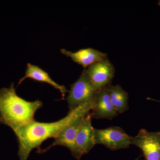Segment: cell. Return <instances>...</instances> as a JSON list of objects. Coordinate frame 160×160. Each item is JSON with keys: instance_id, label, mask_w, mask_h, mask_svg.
<instances>
[{"instance_id": "6da1fadb", "label": "cell", "mask_w": 160, "mask_h": 160, "mask_svg": "<svg viewBox=\"0 0 160 160\" xmlns=\"http://www.w3.org/2000/svg\"><path fill=\"white\" fill-rule=\"evenodd\" d=\"M92 102L86 103L70 110L67 115L53 122H40L34 121L13 129L18 142L19 160H27L31 152L41 149L42 143L48 139L54 138L67 125L82 115L91 111Z\"/></svg>"}, {"instance_id": "7a4b0ae2", "label": "cell", "mask_w": 160, "mask_h": 160, "mask_svg": "<svg viewBox=\"0 0 160 160\" xmlns=\"http://www.w3.org/2000/svg\"><path fill=\"white\" fill-rule=\"evenodd\" d=\"M42 106L40 100L29 102L18 96L13 83L0 89V123L12 130L34 121L35 114Z\"/></svg>"}, {"instance_id": "3957f363", "label": "cell", "mask_w": 160, "mask_h": 160, "mask_svg": "<svg viewBox=\"0 0 160 160\" xmlns=\"http://www.w3.org/2000/svg\"><path fill=\"white\" fill-rule=\"evenodd\" d=\"M98 89L92 82L86 69L71 86L67 102L70 110L86 103L93 102Z\"/></svg>"}, {"instance_id": "277c9868", "label": "cell", "mask_w": 160, "mask_h": 160, "mask_svg": "<svg viewBox=\"0 0 160 160\" xmlns=\"http://www.w3.org/2000/svg\"><path fill=\"white\" fill-rule=\"evenodd\" d=\"M96 145H103L112 150L126 149L131 145L132 137L122 128L112 126L105 129H94Z\"/></svg>"}, {"instance_id": "5b68a950", "label": "cell", "mask_w": 160, "mask_h": 160, "mask_svg": "<svg viewBox=\"0 0 160 160\" xmlns=\"http://www.w3.org/2000/svg\"><path fill=\"white\" fill-rule=\"evenodd\" d=\"M90 112L84 116L79 126L75 140V154L74 157L80 159L87 154L96 145L94 129L92 125Z\"/></svg>"}, {"instance_id": "8992f818", "label": "cell", "mask_w": 160, "mask_h": 160, "mask_svg": "<svg viewBox=\"0 0 160 160\" xmlns=\"http://www.w3.org/2000/svg\"><path fill=\"white\" fill-rule=\"evenodd\" d=\"M142 151L146 160H160V131L149 132L142 129L131 140Z\"/></svg>"}, {"instance_id": "52a82bcc", "label": "cell", "mask_w": 160, "mask_h": 160, "mask_svg": "<svg viewBox=\"0 0 160 160\" xmlns=\"http://www.w3.org/2000/svg\"><path fill=\"white\" fill-rule=\"evenodd\" d=\"M85 69L98 90L110 85L114 78V66L107 58L94 63Z\"/></svg>"}, {"instance_id": "ba28073f", "label": "cell", "mask_w": 160, "mask_h": 160, "mask_svg": "<svg viewBox=\"0 0 160 160\" xmlns=\"http://www.w3.org/2000/svg\"><path fill=\"white\" fill-rule=\"evenodd\" d=\"M86 114L80 115L72 121L54 138V142L50 146L46 149L38 150L37 152L42 153L48 151L54 146H62L68 148L72 155L74 156L76 152L75 140L78 128L81 121Z\"/></svg>"}, {"instance_id": "9c48e42d", "label": "cell", "mask_w": 160, "mask_h": 160, "mask_svg": "<svg viewBox=\"0 0 160 160\" xmlns=\"http://www.w3.org/2000/svg\"><path fill=\"white\" fill-rule=\"evenodd\" d=\"M90 113L92 118L97 119H112L118 114L112 104L109 91L106 87L98 90Z\"/></svg>"}, {"instance_id": "30bf717a", "label": "cell", "mask_w": 160, "mask_h": 160, "mask_svg": "<svg viewBox=\"0 0 160 160\" xmlns=\"http://www.w3.org/2000/svg\"><path fill=\"white\" fill-rule=\"evenodd\" d=\"M61 52L66 56L71 58L74 62L82 66L85 69L107 58L106 53L92 48L80 49L75 52L62 49H61Z\"/></svg>"}, {"instance_id": "8fae6325", "label": "cell", "mask_w": 160, "mask_h": 160, "mask_svg": "<svg viewBox=\"0 0 160 160\" xmlns=\"http://www.w3.org/2000/svg\"><path fill=\"white\" fill-rule=\"evenodd\" d=\"M26 78H31L37 82L48 83L53 86L56 89L59 90L62 94V99H64L66 92H68L65 86L59 85L55 82L49 76L48 72L38 66H35L30 63L27 64L26 75L19 80L18 85H20Z\"/></svg>"}, {"instance_id": "7c38bea8", "label": "cell", "mask_w": 160, "mask_h": 160, "mask_svg": "<svg viewBox=\"0 0 160 160\" xmlns=\"http://www.w3.org/2000/svg\"><path fill=\"white\" fill-rule=\"evenodd\" d=\"M109 91L112 104L118 113H122L129 109L128 93L119 85L106 86Z\"/></svg>"}, {"instance_id": "4fadbf2b", "label": "cell", "mask_w": 160, "mask_h": 160, "mask_svg": "<svg viewBox=\"0 0 160 160\" xmlns=\"http://www.w3.org/2000/svg\"><path fill=\"white\" fill-rule=\"evenodd\" d=\"M158 5L159 6H160V1H159L158 4Z\"/></svg>"}, {"instance_id": "5bb4252c", "label": "cell", "mask_w": 160, "mask_h": 160, "mask_svg": "<svg viewBox=\"0 0 160 160\" xmlns=\"http://www.w3.org/2000/svg\"><path fill=\"white\" fill-rule=\"evenodd\" d=\"M136 160H138V159Z\"/></svg>"}, {"instance_id": "9a60e30c", "label": "cell", "mask_w": 160, "mask_h": 160, "mask_svg": "<svg viewBox=\"0 0 160 160\" xmlns=\"http://www.w3.org/2000/svg\"></svg>"}]
</instances>
